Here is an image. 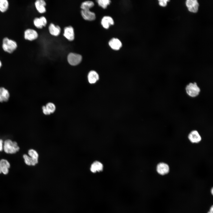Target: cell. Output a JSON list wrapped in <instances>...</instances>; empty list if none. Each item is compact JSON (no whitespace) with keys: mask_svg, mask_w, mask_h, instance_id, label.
I'll return each instance as SVG.
<instances>
[{"mask_svg":"<svg viewBox=\"0 0 213 213\" xmlns=\"http://www.w3.org/2000/svg\"><path fill=\"white\" fill-rule=\"evenodd\" d=\"M45 106L50 114L54 113L55 111V106L52 103L49 102L47 103Z\"/></svg>","mask_w":213,"mask_h":213,"instance_id":"cell-24","label":"cell"},{"mask_svg":"<svg viewBox=\"0 0 213 213\" xmlns=\"http://www.w3.org/2000/svg\"><path fill=\"white\" fill-rule=\"evenodd\" d=\"M211 193H212V194H213V189L212 188V189H211Z\"/></svg>","mask_w":213,"mask_h":213,"instance_id":"cell-32","label":"cell"},{"mask_svg":"<svg viewBox=\"0 0 213 213\" xmlns=\"http://www.w3.org/2000/svg\"><path fill=\"white\" fill-rule=\"evenodd\" d=\"M36 7L38 12L41 13L45 12L46 3L43 0H38L35 3Z\"/></svg>","mask_w":213,"mask_h":213,"instance_id":"cell-16","label":"cell"},{"mask_svg":"<svg viewBox=\"0 0 213 213\" xmlns=\"http://www.w3.org/2000/svg\"><path fill=\"white\" fill-rule=\"evenodd\" d=\"M38 37L37 32L33 29H28L24 33V37L25 39L32 41L36 39Z\"/></svg>","mask_w":213,"mask_h":213,"instance_id":"cell-8","label":"cell"},{"mask_svg":"<svg viewBox=\"0 0 213 213\" xmlns=\"http://www.w3.org/2000/svg\"><path fill=\"white\" fill-rule=\"evenodd\" d=\"M157 173L161 175H164L168 174L170 171L168 165L166 163L161 162L159 163L156 167Z\"/></svg>","mask_w":213,"mask_h":213,"instance_id":"cell-5","label":"cell"},{"mask_svg":"<svg viewBox=\"0 0 213 213\" xmlns=\"http://www.w3.org/2000/svg\"><path fill=\"white\" fill-rule=\"evenodd\" d=\"M28 155L31 158L35 159H38L39 155L37 152L35 150L30 149L28 151Z\"/></svg>","mask_w":213,"mask_h":213,"instance_id":"cell-22","label":"cell"},{"mask_svg":"<svg viewBox=\"0 0 213 213\" xmlns=\"http://www.w3.org/2000/svg\"><path fill=\"white\" fill-rule=\"evenodd\" d=\"M0 164L2 167H5L9 168L10 164L9 162L5 159H1L0 160Z\"/></svg>","mask_w":213,"mask_h":213,"instance_id":"cell-25","label":"cell"},{"mask_svg":"<svg viewBox=\"0 0 213 213\" xmlns=\"http://www.w3.org/2000/svg\"><path fill=\"white\" fill-rule=\"evenodd\" d=\"M207 213H213V206H212L210 208L209 211Z\"/></svg>","mask_w":213,"mask_h":213,"instance_id":"cell-30","label":"cell"},{"mask_svg":"<svg viewBox=\"0 0 213 213\" xmlns=\"http://www.w3.org/2000/svg\"><path fill=\"white\" fill-rule=\"evenodd\" d=\"M9 172V168L5 167H2L1 173L4 175H7L8 173Z\"/></svg>","mask_w":213,"mask_h":213,"instance_id":"cell-27","label":"cell"},{"mask_svg":"<svg viewBox=\"0 0 213 213\" xmlns=\"http://www.w3.org/2000/svg\"><path fill=\"white\" fill-rule=\"evenodd\" d=\"M185 92L187 96L192 98L198 96L201 92V89L196 82H191L185 85Z\"/></svg>","mask_w":213,"mask_h":213,"instance_id":"cell-1","label":"cell"},{"mask_svg":"<svg viewBox=\"0 0 213 213\" xmlns=\"http://www.w3.org/2000/svg\"><path fill=\"white\" fill-rule=\"evenodd\" d=\"M82 59V57L79 54L70 53L67 56V60L71 65L75 66L79 64Z\"/></svg>","mask_w":213,"mask_h":213,"instance_id":"cell-4","label":"cell"},{"mask_svg":"<svg viewBox=\"0 0 213 213\" xmlns=\"http://www.w3.org/2000/svg\"><path fill=\"white\" fill-rule=\"evenodd\" d=\"M64 36L69 41L73 40L74 38V33L73 28L71 26L65 28L64 29Z\"/></svg>","mask_w":213,"mask_h":213,"instance_id":"cell-13","label":"cell"},{"mask_svg":"<svg viewBox=\"0 0 213 213\" xmlns=\"http://www.w3.org/2000/svg\"><path fill=\"white\" fill-rule=\"evenodd\" d=\"M1 62L0 61V68L1 66Z\"/></svg>","mask_w":213,"mask_h":213,"instance_id":"cell-33","label":"cell"},{"mask_svg":"<svg viewBox=\"0 0 213 213\" xmlns=\"http://www.w3.org/2000/svg\"><path fill=\"white\" fill-rule=\"evenodd\" d=\"M49 30L50 33L54 36H58L60 34L61 29L58 26H55L51 23L49 26Z\"/></svg>","mask_w":213,"mask_h":213,"instance_id":"cell-19","label":"cell"},{"mask_svg":"<svg viewBox=\"0 0 213 213\" xmlns=\"http://www.w3.org/2000/svg\"><path fill=\"white\" fill-rule=\"evenodd\" d=\"M9 96V93L7 89L4 88H0V102L7 101Z\"/></svg>","mask_w":213,"mask_h":213,"instance_id":"cell-18","label":"cell"},{"mask_svg":"<svg viewBox=\"0 0 213 213\" xmlns=\"http://www.w3.org/2000/svg\"><path fill=\"white\" fill-rule=\"evenodd\" d=\"M168 0H159V4L162 7H165L167 4V1H169Z\"/></svg>","mask_w":213,"mask_h":213,"instance_id":"cell-26","label":"cell"},{"mask_svg":"<svg viewBox=\"0 0 213 213\" xmlns=\"http://www.w3.org/2000/svg\"><path fill=\"white\" fill-rule=\"evenodd\" d=\"M103 165L100 162L96 161L94 162L91 165L90 170L91 171L95 173L97 172H100L103 170Z\"/></svg>","mask_w":213,"mask_h":213,"instance_id":"cell-17","label":"cell"},{"mask_svg":"<svg viewBox=\"0 0 213 213\" xmlns=\"http://www.w3.org/2000/svg\"><path fill=\"white\" fill-rule=\"evenodd\" d=\"M186 4L190 12L196 13L198 11L199 4L197 0H187Z\"/></svg>","mask_w":213,"mask_h":213,"instance_id":"cell-7","label":"cell"},{"mask_svg":"<svg viewBox=\"0 0 213 213\" xmlns=\"http://www.w3.org/2000/svg\"><path fill=\"white\" fill-rule=\"evenodd\" d=\"M9 6L8 1L7 0H0V11L4 12L7 9Z\"/></svg>","mask_w":213,"mask_h":213,"instance_id":"cell-21","label":"cell"},{"mask_svg":"<svg viewBox=\"0 0 213 213\" xmlns=\"http://www.w3.org/2000/svg\"><path fill=\"white\" fill-rule=\"evenodd\" d=\"M17 46L16 42L7 38H5L3 40L2 48L6 52L10 53H12L16 49Z\"/></svg>","mask_w":213,"mask_h":213,"instance_id":"cell-3","label":"cell"},{"mask_svg":"<svg viewBox=\"0 0 213 213\" xmlns=\"http://www.w3.org/2000/svg\"><path fill=\"white\" fill-rule=\"evenodd\" d=\"M97 1L99 6L104 9H106L111 2L109 0H98Z\"/></svg>","mask_w":213,"mask_h":213,"instance_id":"cell-23","label":"cell"},{"mask_svg":"<svg viewBox=\"0 0 213 213\" xmlns=\"http://www.w3.org/2000/svg\"><path fill=\"white\" fill-rule=\"evenodd\" d=\"M33 22L35 26L38 28H42L43 26H45L47 24L46 20L43 16L39 18H35Z\"/></svg>","mask_w":213,"mask_h":213,"instance_id":"cell-14","label":"cell"},{"mask_svg":"<svg viewBox=\"0 0 213 213\" xmlns=\"http://www.w3.org/2000/svg\"><path fill=\"white\" fill-rule=\"evenodd\" d=\"M42 110L43 112L45 114L48 115L51 114L48 111L45 106H43L42 107Z\"/></svg>","mask_w":213,"mask_h":213,"instance_id":"cell-28","label":"cell"},{"mask_svg":"<svg viewBox=\"0 0 213 213\" xmlns=\"http://www.w3.org/2000/svg\"><path fill=\"white\" fill-rule=\"evenodd\" d=\"M114 21L113 18L109 16H104L102 19L101 24L102 27L104 28H109L111 25L114 24Z\"/></svg>","mask_w":213,"mask_h":213,"instance_id":"cell-11","label":"cell"},{"mask_svg":"<svg viewBox=\"0 0 213 213\" xmlns=\"http://www.w3.org/2000/svg\"><path fill=\"white\" fill-rule=\"evenodd\" d=\"M20 147L17 143L10 139L6 140L3 143V150L7 154H14L19 151Z\"/></svg>","mask_w":213,"mask_h":213,"instance_id":"cell-2","label":"cell"},{"mask_svg":"<svg viewBox=\"0 0 213 213\" xmlns=\"http://www.w3.org/2000/svg\"><path fill=\"white\" fill-rule=\"evenodd\" d=\"M94 6V3L91 1H86L81 4V8L82 10L90 9Z\"/></svg>","mask_w":213,"mask_h":213,"instance_id":"cell-20","label":"cell"},{"mask_svg":"<svg viewBox=\"0 0 213 213\" xmlns=\"http://www.w3.org/2000/svg\"><path fill=\"white\" fill-rule=\"evenodd\" d=\"M22 157L25 163L28 166H35L38 163V159H34L27 154H24Z\"/></svg>","mask_w":213,"mask_h":213,"instance_id":"cell-15","label":"cell"},{"mask_svg":"<svg viewBox=\"0 0 213 213\" xmlns=\"http://www.w3.org/2000/svg\"><path fill=\"white\" fill-rule=\"evenodd\" d=\"M109 46L112 49L118 50L122 46V43L120 40L116 38H113L109 42Z\"/></svg>","mask_w":213,"mask_h":213,"instance_id":"cell-9","label":"cell"},{"mask_svg":"<svg viewBox=\"0 0 213 213\" xmlns=\"http://www.w3.org/2000/svg\"><path fill=\"white\" fill-rule=\"evenodd\" d=\"M2 166L0 164V173H1Z\"/></svg>","mask_w":213,"mask_h":213,"instance_id":"cell-31","label":"cell"},{"mask_svg":"<svg viewBox=\"0 0 213 213\" xmlns=\"http://www.w3.org/2000/svg\"><path fill=\"white\" fill-rule=\"evenodd\" d=\"M3 140L1 139H0V151H1L3 150Z\"/></svg>","mask_w":213,"mask_h":213,"instance_id":"cell-29","label":"cell"},{"mask_svg":"<svg viewBox=\"0 0 213 213\" xmlns=\"http://www.w3.org/2000/svg\"><path fill=\"white\" fill-rule=\"evenodd\" d=\"M81 14L83 18L87 20L92 21L96 18L95 14L89 9L82 10Z\"/></svg>","mask_w":213,"mask_h":213,"instance_id":"cell-10","label":"cell"},{"mask_svg":"<svg viewBox=\"0 0 213 213\" xmlns=\"http://www.w3.org/2000/svg\"><path fill=\"white\" fill-rule=\"evenodd\" d=\"M99 75L98 73L94 70H91L88 75V79L89 83L91 84H94L99 79Z\"/></svg>","mask_w":213,"mask_h":213,"instance_id":"cell-12","label":"cell"},{"mask_svg":"<svg viewBox=\"0 0 213 213\" xmlns=\"http://www.w3.org/2000/svg\"><path fill=\"white\" fill-rule=\"evenodd\" d=\"M190 141L193 143H198L201 141V137L199 133L196 130L192 131L188 136Z\"/></svg>","mask_w":213,"mask_h":213,"instance_id":"cell-6","label":"cell"}]
</instances>
